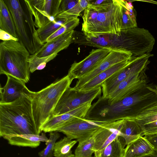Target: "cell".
I'll list each match as a JSON object with an SVG mask.
<instances>
[{
	"label": "cell",
	"instance_id": "obj_1",
	"mask_svg": "<svg viewBox=\"0 0 157 157\" xmlns=\"http://www.w3.org/2000/svg\"><path fill=\"white\" fill-rule=\"evenodd\" d=\"M123 0H106L90 5L82 17V30L88 37L108 35L120 36L122 31Z\"/></svg>",
	"mask_w": 157,
	"mask_h": 157
},
{
	"label": "cell",
	"instance_id": "obj_2",
	"mask_svg": "<svg viewBox=\"0 0 157 157\" xmlns=\"http://www.w3.org/2000/svg\"><path fill=\"white\" fill-rule=\"evenodd\" d=\"M32 96L21 97L9 103H0L1 137L40 134L33 117Z\"/></svg>",
	"mask_w": 157,
	"mask_h": 157
},
{
	"label": "cell",
	"instance_id": "obj_3",
	"mask_svg": "<svg viewBox=\"0 0 157 157\" xmlns=\"http://www.w3.org/2000/svg\"><path fill=\"white\" fill-rule=\"evenodd\" d=\"M12 15L19 41L30 55L43 45L39 38L29 0H4Z\"/></svg>",
	"mask_w": 157,
	"mask_h": 157
},
{
	"label": "cell",
	"instance_id": "obj_4",
	"mask_svg": "<svg viewBox=\"0 0 157 157\" xmlns=\"http://www.w3.org/2000/svg\"><path fill=\"white\" fill-rule=\"evenodd\" d=\"M73 80L67 75L32 95V105L34 119L39 131L53 116L56 107L64 91L70 87Z\"/></svg>",
	"mask_w": 157,
	"mask_h": 157
},
{
	"label": "cell",
	"instance_id": "obj_5",
	"mask_svg": "<svg viewBox=\"0 0 157 157\" xmlns=\"http://www.w3.org/2000/svg\"><path fill=\"white\" fill-rule=\"evenodd\" d=\"M30 55L19 41H2L0 44V74L12 76L27 83L30 78Z\"/></svg>",
	"mask_w": 157,
	"mask_h": 157
},
{
	"label": "cell",
	"instance_id": "obj_6",
	"mask_svg": "<svg viewBox=\"0 0 157 157\" xmlns=\"http://www.w3.org/2000/svg\"><path fill=\"white\" fill-rule=\"evenodd\" d=\"M101 92V87L84 90L70 87L64 91L59 99L54 110L53 116L63 114L92 102L100 95Z\"/></svg>",
	"mask_w": 157,
	"mask_h": 157
},
{
	"label": "cell",
	"instance_id": "obj_7",
	"mask_svg": "<svg viewBox=\"0 0 157 157\" xmlns=\"http://www.w3.org/2000/svg\"><path fill=\"white\" fill-rule=\"evenodd\" d=\"M153 56L149 53L140 56L132 57L127 66L114 74L102 84L101 97L103 98H107L126 78L147 68L150 62L149 59Z\"/></svg>",
	"mask_w": 157,
	"mask_h": 157
},
{
	"label": "cell",
	"instance_id": "obj_8",
	"mask_svg": "<svg viewBox=\"0 0 157 157\" xmlns=\"http://www.w3.org/2000/svg\"><path fill=\"white\" fill-rule=\"evenodd\" d=\"M147 68L139 73L129 76L121 82L105 99L112 104L130 95L148 84L149 80L146 71Z\"/></svg>",
	"mask_w": 157,
	"mask_h": 157
},
{
	"label": "cell",
	"instance_id": "obj_9",
	"mask_svg": "<svg viewBox=\"0 0 157 157\" xmlns=\"http://www.w3.org/2000/svg\"><path fill=\"white\" fill-rule=\"evenodd\" d=\"M114 48L104 47L93 49L83 60L78 62H75L71 65L67 75L73 80L80 78L94 69Z\"/></svg>",
	"mask_w": 157,
	"mask_h": 157
},
{
	"label": "cell",
	"instance_id": "obj_10",
	"mask_svg": "<svg viewBox=\"0 0 157 157\" xmlns=\"http://www.w3.org/2000/svg\"><path fill=\"white\" fill-rule=\"evenodd\" d=\"M103 123L79 118L67 123L56 132H61L70 139H75L80 142L92 135Z\"/></svg>",
	"mask_w": 157,
	"mask_h": 157
},
{
	"label": "cell",
	"instance_id": "obj_11",
	"mask_svg": "<svg viewBox=\"0 0 157 157\" xmlns=\"http://www.w3.org/2000/svg\"><path fill=\"white\" fill-rule=\"evenodd\" d=\"M61 0H29L38 29L54 21L59 14Z\"/></svg>",
	"mask_w": 157,
	"mask_h": 157
},
{
	"label": "cell",
	"instance_id": "obj_12",
	"mask_svg": "<svg viewBox=\"0 0 157 157\" xmlns=\"http://www.w3.org/2000/svg\"><path fill=\"white\" fill-rule=\"evenodd\" d=\"M132 56V53L126 50L114 48L94 69L78 79L74 87L80 90L86 84L100 73L115 64L130 59Z\"/></svg>",
	"mask_w": 157,
	"mask_h": 157
},
{
	"label": "cell",
	"instance_id": "obj_13",
	"mask_svg": "<svg viewBox=\"0 0 157 157\" xmlns=\"http://www.w3.org/2000/svg\"><path fill=\"white\" fill-rule=\"evenodd\" d=\"M124 120H120L101 124L94 134V152L101 150L119 136Z\"/></svg>",
	"mask_w": 157,
	"mask_h": 157
},
{
	"label": "cell",
	"instance_id": "obj_14",
	"mask_svg": "<svg viewBox=\"0 0 157 157\" xmlns=\"http://www.w3.org/2000/svg\"><path fill=\"white\" fill-rule=\"evenodd\" d=\"M91 103H88L62 114L53 116L43 126L42 131L45 133L56 132L60 128L75 120L85 118Z\"/></svg>",
	"mask_w": 157,
	"mask_h": 157
},
{
	"label": "cell",
	"instance_id": "obj_15",
	"mask_svg": "<svg viewBox=\"0 0 157 157\" xmlns=\"http://www.w3.org/2000/svg\"><path fill=\"white\" fill-rule=\"evenodd\" d=\"M6 76L5 85L0 87V103H10L21 97L33 94L34 92L29 90L25 83L12 76Z\"/></svg>",
	"mask_w": 157,
	"mask_h": 157
},
{
	"label": "cell",
	"instance_id": "obj_16",
	"mask_svg": "<svg viewBox=\"0 0 157 157\" xmlns=\"http://www.w3.org/2000/svg\"><path fill=\"white\" fill-rule=\"evenodd\" d=\"M74 32V30H72L47 42L33 55L42 57L58 54L73 42Z\"/></svg>",
	"mask_w": 157,
	"mask_h": 157
},
{
	"label": "cell",
	"instance_id": "obj_17",
	"mask_svg": "<svg viewBox=\"0 0 157 157\" xmlns=\"http://www.w3.org/2000/svg\"><path fill=\"white\" fill-rule=\"evenodd\" d=\"M143 135L157 133V104L146 109L135 119Z\"/></svg>",
	"mask_w": 157,
	"mask_h": 157
},
{
	"label": "cell",
	"instance_id": "obj_18",
	"mask_svg": "<svg viewBox=\"0 0 157 157\" xmlns=\"http://www.w3.org/2000/svg\"><path fill=\"white\" fill-rule=\"evenodd\" d=\"M4 139L7 140L8 143L11 145L31 148L38 147L41 142H45L47 145L49 141V139L44 132L41 135L29 134L18 135L6 137Z\"/></svg>",
	"mask_w": 157,
	"mask_h": 157
},
{
	"label": "cell",
	"instance_id": "obj_19",
	"mask_svg": "<svg viewBox=\"0 0 157 157\" xmlns=\"http://www.w3.org/2000/svg\"><path fill=\"white\" fill-rule=\"evenodd\" d=\"M130 59L118 63L110 67L89 81L80 90H90L101 87L102 84L106 80L117 72L127 66L129 63Z\"/></svg>",
	"mask_w": 157,
	"mask_h": 157
},
{
	"label": "cell",
	"instance_id": "obj_20",
	"mask_svg": "<svg viewBox=\"0 0 157 157\" xmlns=\"http://www.w3.org/2000/svg\"><path fill=\"white\" fill-rule=\"evenodd\" d=\"M154 148L146 139L140 136L127 145L123 157H142L151 152Z\"/></svg>",
	"mask_w": 157,
	"mask_h": 157
},
{
	"label": "cell",
	"instance_id": "obj_21",
	"mask_svg": "<svg viewBox=\"0 0 157 157\" xmlns=\"http://www.w3.org/2000/svg\"><path fill=\"white\" fill-rule=\"evenodd\" d=\"M143 136L140 127L135 120L124 119L119 136L124 139L126 145Z\"/></svg>",
	"mask_w": 157,
	"mask_h": 157
},
{
	"label": "cell",
	"instance_id": "obj_22",
	"mask_svg": "<svg viewBox=\"0 0 157 157\" xmlns=\"http://www.w3.org/2000/svg\"><path fill=\"white\" fill-rule=\"evenodd\" d=\"M126 145L124 139L118 136L103 149L94 152L100 157H123Z\"/></svg>",
	"mask_w": 157,
	"mask_h": 157
},
{
	"label": "cell",
	"instance_id": "obj_23",
	"mask_svg": "<svg viewBox=\"0 0 157 157\" xmlns=\"http://www.w3.org/2000/svg\"><path fill=\"white\" fill-rule=\"evenodd\" d=\"M0 29L18 38L13 18L4 0H0Z\"/></svg>",
	"mask_w": 157,
	"mask_h": 157
},
{
	"label": "cell",
	"instance_id": "obj_24",
	"mask_svg": "<svg viewBox=\"0 0 157 157\" xmlns=\"http://www.w3.org/2000/svg\"><path fill=\"white\" fill-rule=\"evenodd\" d=\"M76 140H71L64 137L55 144L53 155L55 157H74L72 148L77 143Z\"/></svg>",
	"mask_w": 157,
	"mask_h": 157
},
{
	"label": "cell",
	"instance_id": "obj_25",
	"mask_svg": "<svg viewBox=\"0 0 157 157\" xmlns=\"http://www.w3.org/2000/svg\"><path fill=\"white\" fill-rule=\"evenodd\" d=\"M136 12L131 3L123 0L122 30L137 27Z\"/></svg>",
	"mask_w": 157,
	"mask_h": 157
},
{
	"label": "cell",
	"instance_id": "obj_26",
	"mask_svg": "<svg viewBox=\"0 0 157 157\" xmlns=\"http://www.w3.org/2000/svg\"><path fill=\"white\" fill-rule=\"evenodd\" d=\"M66 20L56 18L54 21L49 22L37 29V35L41 43L44 45L48 38L64 23Z\"/></svg>",
	"mask_w": 157,
	"mask_h": 157
},
{
	"label": "cell",
	"instance_id": "obj_27",
	"mask_svg": "<svg viewBox=\"0 0 157 157\" xmlns=\"http://www.w3.org/2000/svg\"><path fill=\"white\" fill-rule=\"evenodd\" d=\"M94 134L86 140L78 142L75 151L74 157H93L92 155L94 152Z\"/></svg>",
	"mask_w": 157,
	"mask_h": 157
},
{
	"label": "cell",
	"instance_id": "obj_28",
	"mask_svg": "<svg viewBox=\"0 0 157 157\" xmlns=\"http://www.w3.org/2000/svg\"><path fill=\"white\" fill-rule=\"evenodd\" d=\"M88 0H78L77 4L70 9L58 14L56 18L65 20L77 18L80 13L90 5Z\"/></svg>",
	"mask_w": 157,
	"mask_h": 157
},
{
	"label": "cell",
	"instance_id": "obj_29",
	"mask_svg": "<svg viewBox=\"0 0 157 157\" xmlns=\"http://www.w3.org/2000/svg\"><path fill=\"white\" fill-rule=\"evenodd\" d=\"M57 54L44 57H38L33 55H30L29 63L30 73H33L36 70H42L46 67L47 63L54 59Z\"/></svg>",
	"mask_w": 157,
	"mask_h": 157
},
{
	"label": "cell",
	"instance_id": "obj_30",
	"mask_svg": "<svg viewBox=\"0 0 157 157\" xmlns=\"http://www.w3.org/2000/svg\"><path fill=\"white\" fill-rule=\"evenodd\" d=\"M78 18L66 20L63 25L47 39V42L67 32L74 30L79 24Z\"/></svg>",
	"mask_w": 157,
	"mask_h": 157
},
{
	"label": "cell",
	"instance_id": "obj_31",
	"mask_svg": "<svg viewBox=\"0 0 157 157\" xmlns=\"http://www.w3.org/2000/svg\"><path fill=\"white\" fill-rule=\"evenodd\" d=\"M58 132H50L48 142L46 147L38 153L39 157H53L55 143L60 136Z\"/></svg>",
	"mask_w": 157,
	"mask_h": 157
},
{
	"label": "cell",
	"instance_id": "obj_32",
	"mask_svg": "<svg viewBox=\"0 0 157 157\" xmlns=\"http://www.w3.org/2000/svg\"><path fill=\"white\" fill-rule=\"evenodd\" d=\"M78 2V0H61L59 14L72 8Z\"/></svg>",
	"mask_w": 157,
	"mask_h": 157
},
{
	"label": "cell",
	"instance_id": "obj_33",
	"mask_svg": "<svg viewBox=\"0 0 157 157\" xmlns=\"http://www.w3.org/2000/svg\"><path fill=\"white\" fill-rule=\"evenodd\" d=\"M144 137L151 144L154 149L157 150V133L144 135Z\"/></svg>",
	"mask_w": 157,
	"mask_h": 157
},
{
	"label": "cell",
	"instance_id": "obj_34",
	"mask_svg": "<svg viewBox=\"0 0 157 157\" xmlns=\"http://www.w3.org/2000/svg\"><path fill=\"white\" fill-rule=\"evenodd\" d=\"M0 39L3 41L14 40L18 41V38L14 37L7 32L0 29Z\"/></svg>",
	"mask_w": 157,
	"mask_h": 157
},
{
	"label": "cell",
	"instance_id": "obj_35",
	"mask_svg": "<svg viewBox=\"0 0 157 157\" xmlns=\"http://www.w3.org/2000/svg\"><path fill=\"white\" fill-rule=\"evenodd\" d=\"M142 157H157V150L154 149L152 152Z\"/></svg>",
	"mask_w": 157,
	"mask_h": 157
},
{
	"label": "cell",
	"instance_id": "obj_36",
	"mask_svg": "<svg viewBox=\"0 0 157 157\" xmlns=\"http://www.w3.org/2000/svg\"><path fill=\"white\" fill-rule=\"evenodd\" d=\"M94 155L93 157H100L96 153H94Z\"/></svg>",
	"mask_w": 157,
	"mask_h": 157
}]
</instances>
